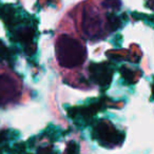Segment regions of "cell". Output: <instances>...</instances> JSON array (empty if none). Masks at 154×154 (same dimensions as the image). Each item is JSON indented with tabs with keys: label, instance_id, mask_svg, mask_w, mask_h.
I'll return each mask as SVG.
<instances>
[{
	"label": "cell",
	"instance_id": "obj_1",
	"mask_svg": "<svg viewBox=\"0 0 154 154\" xmlns=\"http://www.w3.org/2000/svg\"><path fill=\"white\" fill-rule=\"evenodd\" d=\"M58 57L64 66H76L82 62L85 55L79 43L68 37H62L58 42Z\"/></svg>",
	"mask_w": 154,
	"mask_h": 154
},
{
	"label": "cell",
	"instance_id": "obj_2",
	"mask_svg": "<svg viewBox=\"0 0 154 154\" xmlns=\"http://www.w3.org/2000/svg\"><path fill=\"white\" fill-rule=\"evenodd\" d=\"M7 90H14V85L9 77H0V101L5 100L10 97L5 93Z\"/></svg>",
	"mask_w": 154,
	"mask_h": 154
}]
</instances>
